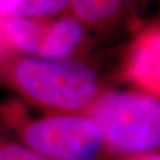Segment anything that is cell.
<instances>
[{"label":"cell","mask_w":160,"mask_h":160,"mask_svg":"<svg viewBox=\"0 0 160 160\" xmlns=\"http://www.w3.org/2000/svg\"><path fill=\"white\" fill-rule=\"evenodd\" d=\"M6 77L30 102L59 113L86 112L100 95L96 72L78 61L18 57L7 64Z\"/></svg>","instance_id":"6da1fadb"},{"label":"cell","mask_w":160,"mask_h":160,"mask_svg":"<svg viewBox=\"0 0 160 160\" xmlns=\"http://www.w3.org/2000/svg\"><path fill=\"white\" fill-rule=\"evenodd\" d=\"M103 138L106 147L129 155L155 152L160 143V103L142 92L100 94L84 112Z\"/></svg>","instance_id":"7a4b0ae2"},{"label":"cell","mask_w":160,"mask_h":160,"mask_svg":"<svg viewBox=\"0 0 160 160\" xmlns=\"http://www.w3.org/2000/svg\"><path fill=\"white\" fill-rule=\"evenodd\" d=\"M18 132L24 146L50 160H97L107 148L95 122L81 113L26 121Z\"/></svg>","instance_id":"3957f363"},{"label":"cell","mask_w":160,"mask_h":160,"mask_svg":"<svg viewBox=\"0 0 160 160\" xmlns=\"http://www.w3.org/2000/svg\"><path fill=\"white\" fill-rule=\"evenodd\" d=\"M159 29H152L134 43L127 61V77L142 92L159 95Z\"/></svg>","instance_id":"277c9868"},{"label":"cell","mask_w":160,"mask_h":160,"mask_svg":"<svg viewBox=\"0 0 160 160\" xmlns=\"http://www.w3.org/2000/svg\"><path fill=\"white\" fill-rule=\"evenodd\" d=\"M83 26L72 16L46 22L44 38L37 56L48 59H67L82 43Z\"/></svg>","instance_id":"5b68a950"},{"label":"cell","mask_w":160,"mask_h":160,"mask_svg":"<svg viewBox=\"0 0 160 160\" xmlns=\"http://www.w3.org/2000/svg\"><path fill=\"white\" fill-rule=\"evenodd\" d=\"M46 20L0 18V33L12 46L37 55L44 38Z\"/></svg>","instance_id":"8992f818"},{"label":"cell","mask_w":160,"mask_h":160,"mask_svg":"<svg viewBox=\"0 0 160 160\" xmlns=\"http://www.w3.org/2000/svg\"><path fill=\"white\" fill-rule=\"evenodd\" d=\"M68 7V0H0V18L46 20Z\"/></svg>","instance_id":"52a82bcc"},{"label":"cell","mask_w":160,"mask_h":160,"mask_svg":"<svg viewBox=\"0 0 160 160\" xmlns=\"http://www.w3.org/2000/svg\"><path fill=\"white\" fill-rule=\"evenodd\" d=\"M70 10L83 25L107 26L119 17L122 0H68Z\"/></svg>","instance_id":"ba28073f"},{"label":"cell","mask_w":160,"mask_h":160,"mask_svg":"<svg viewBox=\"0 0 160 160\" xmlns=\"http://www.w3.org/2000/svg\"><path fill=\"white\" fill-rule=\"evenodd\" d=\"M0 160H50L28 148L13 142H0Z\"/></svg>","instance_id":"9c48e42d"},{"label":"cell","mask_w":160,"mask_h":160,"mask_svg":"<svg viewBox=\"0 0 160 160\" xmlns=\"http://www.w3.org/2000/svg\"><path fill=\"white\" fill-rule=\"evenodd\" d=\"M123 160H160V155L158 152H151L146 154L129 155V157H126Z\"/></svg>","instance_id":"30bf717a"},{"label":"cell","mask_w":160,"mask_h":160,"mask_svg":"<svg viewBox=\"0 0 160 160\" xmlns=\"http://www.w3.org/2000/svg\"><path fill=\"white\" fill-rule=\"evenodd\" d=\"M2 44H4V38L0 33V56H2V52H4V49H2Z\"/></svg>","instance_id":"8fae6325"}]
</instances>
